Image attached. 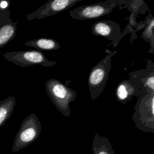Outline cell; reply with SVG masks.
Returning a JSON list of instances; mask_svg holds the SVG:
<instances>
[{
	"instance_id": "cell-3",
	"label": "cell",
	"mask_w": 154,
	"mask_h": 154,
	"mask_svg": "<svg viewBox=\"0 0 154 154\" xmlns=\"http://www.w3.org/2000/svg\"><path fill=\"white\" fill-rule=\"evenodd\" d=\"M132 114L135 128L144 132H154V93L137 97Z\"/></svg>"
},
{
	"instance_id": "cell-16",
	"label": "cell",
	"mask_w": 154,
	"mask_h": 154,
	"mask_svg": "<svg viewBox=\"0 0 154 154\" xmlns=\"http://www.w3.org/2000/svg\"><path fill=\"white\" fill-rule=\"evenodd\" d=\"M144 23V20H141L139 23H138L136 20V17H135L132 13H131V15L128 18V23L126 26L123 31L122 32V37H123L125 35L131 33V35L130 41L132 43L133 40L137 38L136 32L143 28Z\"/></svg>"
},
{
	"instance_id": "cell-14",
	"label": "cell",
	"mask_w": 154,
	"mask_h": 154,
	"mask_svg": "<svg viewBox=\"0 0 154 154\" xmlns=\"http://www.w3.org/2000/svg\"><path fill=\"white\" fill-rule=\"evenodd\" d=\"M16 103L14 96H8L0 101V128L11 117Z\"/></svg>"
},
{
	"instance_id": "cell-8",
	"label": "cell",
	"mask_w": 154,
	"mask_h": 154,
	"mask_svg": "<svg viewBox=\"0 0 154 154\" xmlns=\"http://www.w3.org/2000/svg\"><path fill=\"white\" fill-rule=\"evenodd\" d=\"M82 0H50L26 15L29 20L42 19L66 11Z\"/></svg>"
},
{
	"instance_id": "cell-2",
	"label": "cell",
	"mask_w": 154,
	"mask_h": 154,
	"mask_svg": "<svg viewBox=\"0 0 154 154\" xmlns=\"http://www.w3.org/2000/svg\"><path fill=\"white\" fill-rule=\"evenodd\" d=\"M106 56L96 65L92 67L87 79L90 97L94 100L103 92L109 72L111 69V59L117 52L106 49Z\"/></svg>"
},
{
	"instance_id": "cell-17",
	"label": "cell",
	"mask_w": 154,
	"mask_h": 154,
	"mask_svg": "<svg viewBox=\"0 0 154 154\" xmlns=\"http://www.w3.org/2000/svg\"><path fill=\"white\" fill-rule=\"evenodd\" d=\"M124 7H126L136 17L140 14H144L149 10L146 3L143 0H126Z\"/></svg>"
},
{
	"instance_id": "cell-12",
	"label": "cell",
	"mask_w": 154,
	"mask_h": 154,
	"mask_svg": "<svg viewBox=\"0 0 154 154\" xmlns=\"http://www.w3.org/2000/svg\"><path fill=\"white\" fill-rule=\"evenodd\" d=\"M25 46L32 47L38 51H55L60 48L58 42L54 39L40 38L30 40L25 43Z\"/></svg>"
},
{
	"instance_id": "cell-1",
	"label": "cell",
	"mask_w": 154,
	"mask_h": 154,
	"mask_svg": "<svg viewBox=\"0 0 154 154\" xmlns=\"http://www.w3.org/2000/svg\"><path fill=\"white\" fill-rule=\"evenodd\" d=\"M47 94L52 103L63 116L70 115V103L76 97V91L64 85L60 81L51 78L45 83Z\"/></svg>"
},
{
	"instance_id": "cell-7",
	"label": "cell",
	"mask_w": 154,
	"mask_h": 154,
	"mask_svg": "<svg viewBox=\"0 0 154 154\" xmlns=\"http://www.w3.org/2000/svg\"><path fill=\"white\" fill-rule=\"evenodd\" d=\"M129 80L138 92L137 97L147 93H154V63L147 61L144 69L129 73Z\"/></svg>"
},
{
	"instance_id": "cell-5",
	"label": "cell",
	"mask_w": 154,
	"mask_h": 154,
	"mask_svg": "<svg viewBox=\"0 0 154 154\" xmlns=\"http://www.w3.org/2000/svg\"><path fill=\"white\" fill-rule=\"evenodd\" d=\"M126 0H107L96 4L79 6L69 12L71 17L77 20L97 19L109 14L115 8L125 5Z\"/></svg>"
},
{
	"instance_id": "cell-15",
	"label": "cell",
	"mask_w": 154,
	"mask_h": 154,
	"mask_svg": "<svg viewBox=\"0 0 154 154\" xmlns=\"http://www.w3.org/2000/svg\"><path fill=\"white\" fill-rule=\"evenodd\" d=\"M17 25L12 20L0 28V48L11 41L16 35Z\"/></svg>"
},
{
	"instance_id": "cell-6",
	"label": "cell",
	"mask_w": 154,
	"mask_h": 154,
	"mask_svg": "<svg viewBox=\"0 0 154 154\" xmlns=\"http://www.w3.org/2000/svg\"><path fill=\"white\" fill-rule=\"evenodd\" d=\"M3 57L8 61L21 67L33 65H41L45 67H50L57 63L48 60L42 51L38 50L8 52L3 54Z\"/></svg>"
},
{
	"instance_id": "cell-18",
	"label": "cell",
	"mask_w": 154,
	"mask_h": 154,
	"mask_svg": "<svg viewBox=\"0 0 154 154\" xmlns=\"http://www.w3.org/2000/svg\"><path fill=\"white\" fill-rule=\"evenodd\" d=\"M10 2L8 1H0V28L4 24L12 20L10 16L8 7Z\"/></svg>"
},
{
	"instance_id": "cell-4",
	"label": "cell",
	"mask_w": 154,
	"mask_h": 154,
	"mask_svg": "<svg viewBox=\"0 0 154 154\" xmlns=\"http://www.w3.org/2000/svg\"><path fill=\"white\" fill-rule=\"evenodd\" d=\"M42 125L38 117L34 113L28 115L20 124L12 146L13 153L27 147L39 137Z\"/></svg>"
},
{
	"instance_id": "cell-9",
	"label": "cell",
	"mask_w": 154,
	"mask_h": 154,
	"mask_svg": "<svg viewBox=\"0 0 154 154\" xmlns=\"http://www.w3.org/2000/svg\"><path fill=\"white\" fill-rule=\"evenodd\" d=\"M91 32L95 36L103 37L111 41V45L116 48L123 38L121 28L117 23L111 20H99L91 28Z\"/></svg>"
},
{
	"instance_id": "cell-11",
	"label": "cell",
	"mask_w": 154,
	"mask_h": 154,
	"mask_svg": "<svg viewBox=\"0 0 154 154\" xmlns=\"http://www.w3.org/2000/svg\"><path fill=\"white\" fill-rule=\"evenodd\" d=\"M93 154H116L111 141L106 137L96 132L91 146Z\"/></svg>"
},
{
	"instance_id": "cell-10",
	"label": "cell",
	"mask_w": 154,
	"mask_h": 154,
	"mask_svg": "<svg viewBox=\"0 0 154 154\" xmlns=\"http://www.w3.org/2000/svg\"><path fill=\"white\" fill-rule=\"evenodd\" d=\"M137 96V90L129 79H123L119 83L116 90V96L118 102L125 104L131 100L133 96Z\"/></svg>"
},
{
	"instance_id": "cell-13",
	"label": "cell",
	"mask_w": 154,
	"mask_h": 154,
	"mask_svg": "<svg viewBox=\"0 0 154 154\" xmlns=\"http://www.w3.org/2000/svg\"><path fill=\"white\" fill-rule=\"evenodd\" d=\"M144 22V26L143 28V31L141 34V37L150 44L149 52L154 54V17L151 12L145 18Z\"/></svg>"
}]
</instances>
